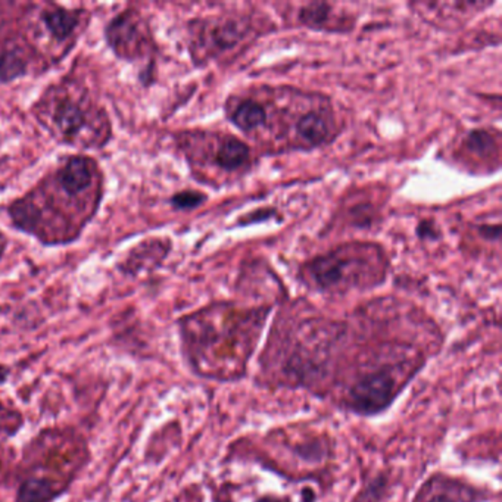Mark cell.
I'll list each match as a JSON object with an SVG mask.
<instances>
[{
    "instance_id": "cell-1",
    "label": "cell",
    "mask_w": 502,
    "mask_h": 502,
    "mask_svg": "<svg viewBox=\"0 0 502 502\" xmlns=\"http://www.w3.org/2000/svg\"><path fill=\"white\" fill-rule=\"evenodd\" d=\"M90 461L81 433L71 428L43 429L24 445L13 472V502H55L68 494Z\"/></svg>"
},
{
    "instance_id": "cell-2",
    "label": "cell",
    "mask_w": 502,
    "mask_h": 502,
    "mask_svg": "<svg viewBox=\"0 0 502 502\" xmlns=\"http://www.w3.org/2000/svg\"><path fill=\"white\" fill-rule=\"evenodd\" d=\"M398 380L389 367L370 371L353 383L348 394V408L362 417L378 415L394 404Z\"/></svg>"
},
{
    "instance_id": "cell-3",
    "label": "cell",
    "mask_w": 502,
    "mask_h": 502,
    "mask_svg": "<svg viewBox=\"0 0 502 502\" xmlns=\"http://www.w3.org/2000/svg\"><path fill=\"white\" fill-rule=\"evenodd\" d=\"M365 257L349 255L345 252H332L319 257L307 266V276L314 285L323 291L337 289L346 285H357L369 276V267L365 266Z\"/></svg>"
},
{
    "instance_id": "cell-4",
    "label": "cell",
    "mask_w": 502,
    "mask_h": 502,
    "mask_svg": "<svg viewBox=\"0 0 502 502\" xmlns=\"http://www.w3.org/2000/svg\"><path fill=\"white\" fill-rule=\"evenodd\" d=\"M295 132L301 145L317 148L332 139L335 134V124L332 116L326 114V111L312 109L296 121Z\"/></svg>"
},
{
    "instance_id": "cell-5",
    "label": "cell",
    "mask_w": 502,
    "mask_h": 502,
    "mask_svg": "<svg viewBox=\"0 0 502 502\" xmlns=\"http://www.w3.org/2000/svg\"><path fill=\"white\" fill-rule=\"evenodd\" d=\"M251 161L250 146L239 140L237 137L227 136L221 139L216 152V164L221 170H243Z\"/></svg>"
},
{
    "instance_id": "cell-6",
    "label": "cell",
    "mask_w": 502,
    "mask_h": 502,
    "mask_svg": "<svg viewBox=\"0 0 502 502\" xmlns=\"http://www.w3.org/2000/svg\"><path fill=\"white\" fill-rule=\"evenodd\" d=\"M230 120L237 129L252 133L267 124V109L258 100L246 98L233 106Z\"/></svg>"
},
{
    "instance_id": "cell-7",
    "label": "cell",
    "mask_w": 502,
    "mask_h": 502,
    "mask_svg": "<svg viewBox=\"0 0 502 502\" xmlns=\"http://www.w3.org/2000/svg\"><path fill=\"white\" fill-rule=\"evenodd\" d=\"M59 182L71 195H79L93 182V166L86 158H72L59 171Z\"/></svg>"
},
{
    "instance_id": "cell-8",
    "label": "cell",
    "mask_w": 502,
    "mask_h": 502,
    "mask_svg": "<svg viewBox=\"0 0 502 502\" xmlns=\"http://www.w3.org/2000/svg\"><path fill=\"white\" fill-rule=\"evenodd\" d=\"M43 20L50 33L59 38H68L77 25V15L64 9L47 11L43 15Z\"/></svg>"
},
{
    "instance_id": "cell-9",
    "label": "cell",
    "mask_w": 502,
    "mask_h": 502,
    "mask_svg": "<svg viewBox=\"0 0 502 502\" xmlns=\"http://www.w3.org/2000/svg\"><path fill=\"white\" fill-rule=\"evenodd\" d=\"M24 415L18 408L0 399V438L11 439L24 428Z\"/></svg>"
},
{
    "instance_id": "cell-10",
    "label": "cell",
    "mask_w": 502,
    "mask_h": 502,
    "mask_svg": "<svg viewBox=\"0 0 502 502\" xmlns=\"http://www.w3.org/2000/svg\"><path fill=\"white\" fill-rule=\"evenodd\" d=\"M84 121H86V115L83 111L80 109V106L70 104V102L61 105L56 113V123H58L59 129L68 136L79 133L80 130L83 129Z\"/></svg>"
},
{
    "instance_id": "cell-11",
    "label": "cell",
    "mask_w": 502,
    "mask_h": 502,
    "mask_svg": "<svg viewBox=\"0 0 502 502\" xmlns=\"http://www.w3.org/2000/svg\"><path fill=\"white\" fill-rule=\"evenodd\" d=\"M211 36L214 43L220 46L218 49H228L241 40L242 36H243V30H242L239 22L227 21L214 29Z\"/></svg>"
},
{
    "instance_id": "cell-12",
    "label": "cell",
    "mask_w": 502,
    "mask_h": 502,
    "mask_svg": "<svg viewBox=\"0 0 502 502\" xmlns=\"http://www.w3.org/2000/svg\"><path fill=\"white\" fill-rule=\"evenodd\" d=\"M465 146L470 150H473L476 155H489L492 152H498V145L495 141L494 137L489 132L485 130H478V132H472V133L465 139Z\"/></svg>"
},
{
    "instance_id": "cell-13",
    "label": "cell",
    "mask_w": 502,
    "mask_h": 502,
    "mask_svg": "<svg viewBox=\"0 0 502 502\" xmlns=\"http://www.w3.org/2000/svg\"><path fill=\"white\" fill-rule=\"evenodd\" d=\"M332 9L326 4H311L301 11V21L312 29H319L321 25L328 24Z\"/></svg>"
},
{
    "instance_id": "cell-14",
    "label": "cell",
    "mask_w": 502,
    "mask_h": 502,
    "mask_svg": "<svg viewBox=\"0 0 502 502\" xmlns=\"http://www.w3.org/2000/svg\"><path fill=\"white\" fill-rule=\"evenodd\" d=\"M24 72V63L13 52L0 56V80H13Z\"/></svg>"
},
{
    "instance_id": "cell-15",
    "label": "cell",
    "mask_w": 502,
    "mask_h": 502,
    "mask_svg": "<svg viewBox=\"0 0 502 502\" xmlns=\"http://www.w3.org/2000/svg\"><path fill=\"white\" fill-rule=\"evenodd\" d=\"M202 196L200 193H195V191H183L180 195L174 196L173 198V204L177 208H182V209H191V208L198 207V205L202 202Z\"/></svg>"
},
{
    "instance_id": "cell-16",
    "label": "cell",
    "mask_w": 502,
    "mask_h": 502,
    "mask_svg": "<svg viewBox=\"0 0 502 502\" xmlns=\"http://www.w3.org/2000/svg\"><path fill=\"white\" fill-rule=\"evenodd\" d=\"M9 376H11V369L6 365H0V385L8 382Z\"/></svg>"
},
{
    "instance_id": "cell-17",
    "label": "cell",
    "mask_w": 502,
    "mask_h": 502,
    "mask_svg": "<svg viewBox=\"0 0 502 502\" xmlns=\"http://www.w3.org/2000/svg\"><path fill=\"white\" fill-rule=\"evenodd\" d=\"M255 502H291L287 498H280V497H274V495H266V497H261L258 498Z\"/></svg>"
},
{
    "instance_id": "cell-18",
    "label": "cell",
    "mask_w": 502,
    "mask_h": 502,
    "mask_svg": "<svg viewBox=\"0 0 502 502\" xmlns=\"http://www.w3.org/2000/svg\"><path fill=\"white\" fill-rule=\"evenodd\" d=\"M428 502H455L451 497L445 494L433 495L432 498H429Z\"/></svg>"
}]
</instances>
